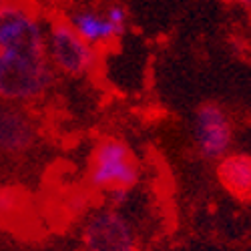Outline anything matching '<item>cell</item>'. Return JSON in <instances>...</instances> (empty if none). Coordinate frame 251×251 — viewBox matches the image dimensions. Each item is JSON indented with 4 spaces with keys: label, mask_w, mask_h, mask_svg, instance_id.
<instances>
[{
    "label": "cell",
    "mask_w": 251,
    "mask_h": 251,
    "mask_svg": "<svg viewBox=\"0 0 251 251\" xmlns=\"http://www.w3.org/2000/svg\"><path fill=\"white\" fill-rule=\"evenodd\" d=\"M249 12H251V4H249Z\"/></svg>",
    "instance_id": "cell-13"
},
{
    "label": "cell",
    "mask_w": 251,
    "mask_h": 251,
    "mask_svg": "<svg viewBox=\"0 0 251 251\" xmlns=\"http://www.w3.org/2000/svg\"><path fill=\"white\" fill-rule=\"evenodd\" d=\"M89 179L100 191H131L139 181V163L125 141L109 137L97 143L91 155Z\"/></svg>",
    "instance_id": "cell-2"
},
{
    "label": "cell",
    "mask_w": 251,
    "mask_h": 251,
    "mask_svg": "<svg viewBox=\"0 0 251 251\" xmlns=\"http://www.w3.org/2000/svg\"><path fill=\"white\" fill-rule=\"evenodd\" d=\"M8 2H10V0H0V10H2V8H4Z\"/></svg>",
    "instance_id": "cell-12"
},
{
    "label": "cell",
    "mask_w": 251,
    "mask_h": 251,
    "mask_svg": "<svg viewBox=\"0 0 251 251\" xmlns=\"http://www.w3.org/2000/svg\"><path fill=\"white\" fill-rule=\"evenodd\" d=\"M56 71L49 56L0 50V100L25 107L49 95Z\"/></svg>",
    "instance_id": "cell-1"
},
{
    "label": "cell",
    "mask_w": 251,
    "mask_h": 251,
    "mask_svg": "<svg viewBox=\"0 0 251 251\" xmlns=\"http://www.w3.org/2000/svg\"><path fill=\"white\" fill-rule=\"evenodd\" d=\"M229 2H235V4H241V6H247V8H249L251 0H229Z\"/></svg>",
    "instance_id": "cell-11"
},
{
    "label": "cell",
    "mask_w": 251,
    "mask_h": 251,
    "mask_svg": "<svg viewBox=\"0 0 251 251\" xmlns=\"http://www.w3.org/2000/svg\"><path fill=\"white\" fill-rule=\"evenodd\" d=\"M85 251H137L133 229L113 209L95 213L82 231Z\"/></svg>",
    "instance_id": "cell-6"
},
{
    "label": "cell",
    "mask_w": 251,
    "mask_h": 251,
    "mask_svg": "<svg viewBox=\"0 0 251 251\" xmlns=\"http://www.w3.org/2000/svg\"><path fill=\"white\" fill-rule=\"evenodd\" d=\"M36 123L25 107L0 100V153H25L36 143Z\"/></svg>",
    "instance_id": "cell-8"
},
{
    "label": "cell",
    "mask_w": 251,
    "mask_h": 251,
    "mask_svg": "<svg viewBox=\"0 0 251 251\" xmlns=\"http://www.w3.org/2000/svg\"><path fill=\"white\" fill-rule=\"evenodd\" d=\"M0 50L47 56V25L23 0H10L0 10Z\"/></svg>",
    "instance_id": "cell-4"
},
{
    "label": "cell",
    "mask_w": 251,
    "mask_h": 251,
    "mask_svg": "<svg viewBox=\"0 0 251 251\" xmlns=\"http://www.w3.org/2000/svg\"><path fill=\"white\" fill-rule=\"evenodd\" d=\"M233 141L229 115L217 102H203L195 111V143L203 157L223 159Z\"/></svg>",
    "instance_id": "cell-7"
},
{
    "label": "cell",
    "mask_w": 251,
    "mask_h": 251,
    "mask_svg": "<svg viewBox=\"0 0 251 251\" xmlns=\"http://www.w3.org/2000/svg\"><path fill=\"white\" fill-rule=\"evenodd\" d=\"M25 195L12 187H0V225H12L25 213Z\"/></svg>",
    "instance_id": "cell-10"
},
{
    "label": "cell",
    "mask_w": 251,
    "mask_h": 251,
    "mask_svg": "<svg viewBox=\"0 0 251 251\" xmlns=\"http://www.w3.org/2000/svg\"><path fill=\"white\" fill-rule=\"evenodd\" d=\"M69 26L93 49L115 45L127 32L129 10L121 2H107L104 6H75L67 10Z\"/></svg>",
    "instance_id": "cell-5"
},
{
    "label": "cell",
    "mask_w": 251,
    "mask_h": 251,
    "mask_svg": "<svg viewBox=\"0 0 251 251\" xmlns=\"http://www.w3.org/2000/svg\"><path fill=\"white\" fill-rule=\"evenodd\" d=\"M217 179L221 187L239 201H251V157L245 153H227L219 159Z\"/></svg>",
    "instance_id": "cell-9"
},
{
    "label": "cell",
    "mask_w": 251,
    "mask_h": 251,
    "mask_svg": "<svg viewBox=\"0 0 251 251\" xmlns=\"http://www.w3.org/2000/svg\"><path fill=\"white\" fill-rule=\"evenodd\" d=\"M47 56L56 75L73 78L89 76L99 67V50L85 43L65 18H52L47 25Z\"/></svg>",
    "instance_id": "cell-3"
}]
</instances>
